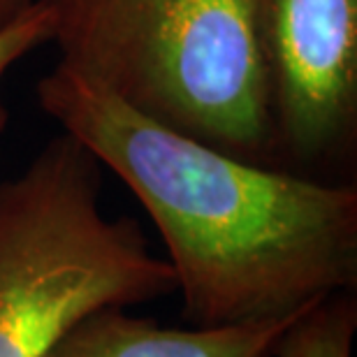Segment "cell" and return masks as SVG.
Here are the masks:
<instances>
[{
	"mask_svg": "<svg viewBox=\"0 0 357 357\" xmlns=\"http://www.w3.org/2000/svg\"><path fill=\"white\" fill-rule=\"evenodd\" d=\"M38 102L135 192L192 327L304 316L357 281V190L237 158L59 63Z\"/></svg>",
	"mask_w": 357,
	"mask_h": 357,
	"instance_id": "obj_1",
	"label": "cell"
},
{
	"mask_svg": "<svg viewBox=\"0 0 357 357\" xmlns=\"http://www.w3.org/2000/svg\"><path fill=\"white\" fill-rule=\"evenodd\" d=\"M61 63L244 160L276 149L258 0H40Z\"/></svg>",
	"mask_w": 357,
	"mask_h": 357,
	"instance_id": "obj_2",
	"label": "cell"
},
{
	"mask_svg": "<svg viewBox=\"0 0 357 357\" xmlns=\"http://www.w3.org/2000/svg\"><path fill=\"white\" fill-rule=\"evenodd\" d=\"M102 165L61 132L0 181V357H47L84 318L176 290L135 218L100 209Z\"/></svg>",
	"mask_w": 357,
	"mask_h": 357,
	"instance_id": "obj_3",
	"label": "cell"
},
{
	"mask_svg": "<svg viewBox=\"0 0 357 357\" xmlns=\"http://www.w3.org/2000/svg\"><path fill=\"white\" fill-rule=\"evenodd\" d=\"M276 146L337 153L357 126V0H258Z\"/></svg>",
	"mask_w": 357,
	"mask_h": 357,
	"instance_id": "obj_4",
	"label": "cell"
},
{
	"mask_svg": "<svg viewBox=\"0 0 357 357\" xmlns=\"http://www.w3.org/2000/svg\"><path fill=\"white\" fill-rule=\"evenodd\" d=\"M295 320L178 330L105 309L84 318L47 357H274Z\"/></svg>",
	"mask_w": 357,
	"mask_h": 357,
	"instance_id": "obj_5",
	"label": "cell"
},
{
	"mask_svg": "<svg viewBox=\"0 0 357 357\" xmlns=\"http://www.w3.org/2000/svg\"><path fill=\"white\" fill-rule=\"evenodd\" d=\"M357 306L348 292L313 306L283 334L274 357H353Z\"/></svg>",
	"mask_w": 357,
	"mask_h": 357,
	"instance_id": "obj_6",
	"label": "cell"
},
{
	"mask_svg": "<svg viewBox=\"0 0 357 357\" xmlns=\"http://www.w3.org/2000/svg\"><path fill=\"white\" fill-rule=\"evenodd\" d=\"M52 14L38 0L24 17H19L12 26L0 31V79L14 63L28 56L33 49L52 42Z\"/></svg>",
	"mask_w": 357,
	"mask_h": 357,
	"instance_id": "obj_7",
	"label": "cell"
},
{
	"mask_svg": "<svg viewBox=\"0 0 357 357\" xmlns=\"http://www.w3.org/2000/svg\"><path fill=\"white\" fill-rule=\"evenodd\" d=\"M35 3L38 0H0V31H5L19 17H24Z\"/></svg>",
	"mask_w": 357,
	"mask_h": 357,
	"instance_id": "obj_8",
	"label": "cell"
},
{
	"mask_svg": "<svg viewBox=\"0 0 357 357\" xmlns=\"http://www.w3.org/2000/svg\"><path fill=\"white\" fill-rule=\"evenodd\" d=\"M7 121H10V112H7V107L3 102V98H0V137H3L5 128H7Z\"/></svg>",
	"mask_w": 357,
	"mask_h": 357,
	"instance_id": "obj_9",
	"label": "cell"
}]
</instances>
